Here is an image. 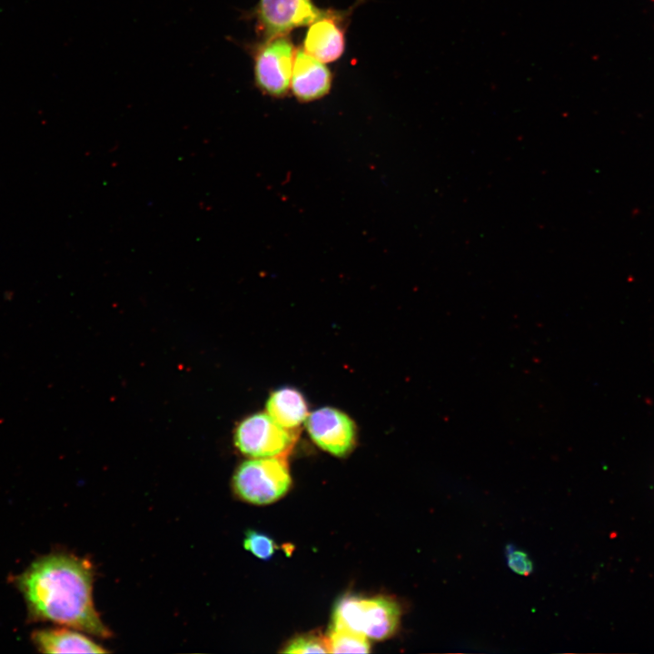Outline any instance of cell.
Wrapping results in <instances>:
<instances>
[{
	"instance_id": "6da1fadb",
	"label": "cell",
	"mask_w": 654,
	"mask_h": 654,
	"mask_svg": "<svg viewBox=\"0 0 654 654\" xmlns=\"http://www.w3.org/2000/svg\"><path fill=\"white\" fill-rule=\"evenodd\" d=\"M30 621H52L100 638L111 631L93 601V572L84 560L64 553L43 556L15 578Z\"/></svg>"
},
{
	"instance_id": "7a4b0ae2",
	"label": "cell",
	"mask_w": 654,
	"mask_h": 654,
	"mask_svg": "<svg viewBox=\"0 0 654 654\" xmlns=\"http://www.w3.org/2000/svg\"><path fill=\"white\" fill-rule=\"evenodd\" d=\"M400 618L401 608L391 599L346 597L335 608L333 627L346 629L372 639H383L395 632Z\"/></svg>"
},
{
	"instance_id": "3957f363",
	"label": "cell",
	"mask_w": 654,
	"mask_h": 654,
	"mask_svg": "<svg viewBox=\"0 0 654 654\" xmlns=\"http://www.w3.org/2000/svg\"><path fill=\"white\" fill-rule=\"evenodd\" d=\"M291 481L283 456L252 458L236 470L233 487L243 500L263 505L281 499L288 491Z\"/></svg>"
},
{
	"instance_id": "277c9868",
	"label": "cell",
	"mask_w": 654,
	"mask_h": 654,
	"mask_svg": "<svg viewBox=\"0 0 654 654\" xmlns=\"http://www.w3.org/2000/svg\"><path fill=\"white\" fill-rule=\"evenodd\" d=\"M295 50L287 35L264 39L253 49L255 85L273 97L286 95L291 79Z\"/></svg>"
},
{
	"instance_id": "5b68a950",
	"label": "cell",
	"mask_w": 654,
	"mask_h": 654,
	"mask_svg": "<svg viewBox=\"0 0 654 654\" xmlns=\"http://www.w3.org/2000/svg\"><path fill=\"white\" fill-rule=\"evenodd\" d=\"M295 442V434L276 423L266 412L243 420L234 431L238 450L250 458L283 456Z\"/></svg>"
},
{
	"instance_id": "8992f818",
	"label": "cell",
	"mask_w": 654,
	"mask_h": 654,
	"mask_svg": "<svg viewBox=\"0 0 654 654\" xmlns=\"http://www.w3.org/2000/svg\"><path fill=\"white\" fill-rule=\"evenodd\" d=\"M326 12L312 0H260L253 15L264 39H271L310 25Z\"/></svg>"
},
{
	"instance_id": "52a82bcc",
	"label": "cell",
	"mask_w": 654,
	"mask_h": 654,
	"mask_svg": "<svg viewBox=\"0 0 654 654\" xmlns=\"http://www.w3.org/2000/svg\"><path fill=\"white\" fill-rule=\"evenodd\" d=\"M305 422L313 442L334 456H345L355 444L356 428L353 421L336 408L317 409L308 415Z\"/></svg>"
},
{
	"instance_id": "ba28073f",
	"label": "cell",
	"mask_w": 654,
	"mask_h": 654,
	"mask_svg": "<svg viewBox=\"0 0 654 654\" xmlns=\"http://www.w3.org/2000/svg\"><path fill=\"white\" fill-rule=\"evenodd\" d=\"M332 86V74L324 63L298 48L295 51L291 89L301 102H311L323 97Z\"/></svg>"
},
{
	"instance_id": "9c48e42d",
	"label": "cell",
	"mask_w": 654,
	"mask_h": 654,
	"mask_svg": "<svg viewBox=\"0 0 654 654\" xmlns=\"http://www.w3.org/2000/svg\"><path fill=\"white\" fill-rule=\"evenodd\" d=\"M341 13L330 12L310 25L303 49L322 63L339 59L344 51L345 38Z\"/></svg>"
},
{
	"instance_id": "30bf717a",
	"label": "cell",
	"mask_w": 654,
	"mask_h": 654,
	"mask_svg": "<svg viewBox=\"0 0 654 654\" xmlns=\"http://www.w3.org/2000/svg\"><path fill=\"white\" fill-rule=\"evenodd\" d=\"M32 641L43 653H107L103 646L87 636L66 628L34 631Z\"/></svg>"
},
{
	"instance_id": "8fae6325",
	"label": "cell",
	"mask_w": 654,
	"mask_h": 654,
	"mask_svg": "<svg viewBox=\"0 0 654 654\" xmlns=\"http://www.w3.org/2000/svg\"><path fill=\"white\" fill-rule=\"evenodd\" d=\"M266 413L276 423L292 431L305 421L309 415L303 395L290 387L278 389L269 396Z\"/></svg>"
},
{
	"instance_id": "7c38bea8",
	"label": "cell",
	"mask_w": 654,
	"mask_h": 654,
	"mask_svg": "<svg viewBox=\"0 0 654 654\" xmlns=\"http://www.w3.org/2000/svg\"><path fill=\"white\" fill-rule=\"evenodd\" d=\"M329 653H368L370 643L362 634L334 628L327 637Z\"/></svg>"
},
{
	"instance_id": "4fadbf2b",
	"label": "cell",
	"mask_w": 654,
	"mask_h": 654,
	"mask_svg": "<svg viewBox=\"0 0 654 654\" xmlns=\"http://www.w3.org/2000/svg\"><path fill=\"white\" fill-rule=\"evenodd\" d=\"M243 547L259 559L269 560L276 551V543L269 536L256 530H248Z\"/></svg>"
},
{
	"instance_id": "5bb4252c",
	"label": "cell",
	"mask_w": 654,
	"mask_h": 654,
	"mask_svg": "<svg viewBox=\"0 0 654 654\" xmlns=\"http://www.w3.org/2000/svg\"><path fill=\"white\" fill-rule=\"evenodd\" d=\"M284 653H329L327 638L308 634L291 641L282 650Z\"/></svg>"
},
{
	"instance_id": "9a60e30c",
	"label": "cell",
	"mask_w": 654,
	"mask_h": 654,
	"mask_svg": "<svg viewBox=\"0 0 654 654\" xmlns=\"http://www.w3.org/2000/svg\"><path fill=\"white\" fill-rule=\"evenodd\" d=\"M506 557L509 568L516 574L528 576L532 572L533 563L529 555L523 550L508 546Z\"/></svg>"
}]
</instances>
